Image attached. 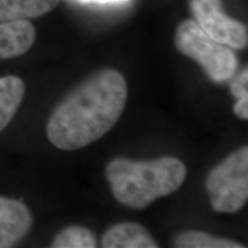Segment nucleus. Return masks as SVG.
<instances>
[{"label": "nucleus", "mask_w": 248, "mask_h": 248, "mask_svg": "<svg viewBox=\"0 0 248 248\" xmlns=\"http://www.w3.org/2000/svg\"><path fill=\"white\" fill-rule=\"evenodd\" d=\"M128 86L122 74L102 69L66 95L52 111L46 135L62 151L83 148L104 137L122 116Z\"/></svg>", "instance_id": "1"}, {"label": "nucleus", "mask_w": 248, "mask_h": 248, "mask_svg": "<svg viewBox=\"0 0 248 248\" xmlns=\"http://www.w3.org/2000/svg\"><path fill=\"white\" fill-rule=\"evenodd\" d=\"M105 175L117 202L131 209H145L159 198L177 191L187 169L175 156L148 161L117 157L107 164Z\"/></svg>", "instance_id": "2"}, {"label": "nucleus", "mask_w": 248, "mask_h": 248, "mask_svg": "<svg viewBox=\"0 0 248 248\" xmlns=\"http://www.w3.org/2000/svg\"><path fill=\"white\" fill-rule=\"evenodd\" d=\"M175 46L179 53L200 64L213 82L231 79L238 68V59L231 47L207 35L194 20H184L175 33Z\"/></svg>", "instance_id": "3"}, {"label": "nucleus", "mask_w": 248, "mask_h": 248, "mask_svg": "<svg viewBox=\"0 0 248 248\" xmlns=\"http://www.w3.org/2000/svg\"><path fill=\"white\" fill-rule=\"evenodd\" d=\"M206 191L213 209L234 214L248 200V147L234 151L217 164L206 178Z\"/></svg>", "instance_id": "4"}, {"label": "nucleus", "mask_w": 248, "mask_h": 248, "mask_svg": "<svg viewBox=\"0 0 248 248\" xmlns=\"http://www.w3.org/2000/svg\"><path fill=\"white\" fill-rule=\"evenodd\" d=\"M190 7L198 26L216 42L235 49L247 47V27L224 13L222 0H190Z\"/></svg>", "instance_id": "5"}, {"label": "nucleus", "mask_w": 248, "mask_h": 248, "mask_svg": "<svg viewBox=\"0 0 248 248\" xmlns=\"http://www.w3.org/2000/svg\"><path fill=\"white\" fill-rule=\"evenodd\" d=\"M32 214L21 201L0 195V248L14 247L32 228Z\"/></svg>", "instance_id": "6"}, {"label": "nucleus", "mask_w": 248, "mask_h": 248, "mask_svg": "<svg viewBox=\"0 0 248 248\" xmlns=\"http://www.w3.org/2000/svg\"><path fill=\"white\" fill-rule=\"evenodd\" d=\"M36 29L28 20L0 22V60L18 58L32 47Z\"/></svg>", "instance_id": "7"}, {"label": "nucleus", "mask_w": 248, "mask_h": 248, "mask_svg": "<svg viewBox=\"0 0 248 248\" xmlns=\"http://www.w3.org/2000/svg\"><path fill=\"white\" fill-rule=\"evenodd\" d=\"M101 246L104 248H157L159 244L145 226L138 223L124 222L111 225L105 231Z\"/></svg>", "instance_id": "8"}, {"label": "nucleus", "mask_w": 248, "mask_h": 248, "mask_svg": "<svg viewBox=\"0 0 248 248\" xmlns=\"http://www.w3.org/2000/svg\"><path fill=\"white\" fill-rule=\"evenodd\" d=\"M60 0H0V22L36 18L49 13Z\"/></svg>", "instance_id": "9"}, {"label": "nucleus", "mask_w": 248, "mask_h": 248, "mask_svg": "<svg viewBox=\"0 0 248 248\" xmlns=\"http://www.w3.org/2000/svg\"><path fill=\"white\" fill-rule=\"evenodd\" d=\"M26 85L18 76L0 77V132L14 119L22 104Z\"/></svg>", "instance_id": "10"}, {"label": "nucleus", "mask_w": 248, "mask_h": 248, "mask_svg": "<svg viewBox=\"0 0 248 248\" xmlns=\"http://www.w3.org/2000/svg\"><path fill=\"white\" fill-rule=\"evenodd\" d=\"M173 247L179 248H244L243 244L228 238L216 237L202 231L188 230L175 234Z\"/></svg>", "instance_id": "11"}, {"label": "nucleus", "mask_w": 248, "mask_h": 248, "mask_svg": "<svg viewBox=\"0 0 248 248\" xmlns=\"http://www.w3.org/2000/svg\"><path fill=\"white\" fill-rule=\"evenodd\" d=\"M53 248H94L97 247L95 235L88 228L78 225L67 226L52 240Z\"/></svg>", "instance_id": "12"}, {"label": "nucleus", "mask_w": 248, "mask_h": 248, "mask_svg": "<svg viewBox=\"0 0 248 248\" xmlns=\"http://www.w3.org/2000/svg\"><path fill=\"white\" fill-rule=\"evenodd\" d=\"M231 93L234 98L248 99V70L247 68L241 71L231 83Z\"/></svg>", "instance_id": "13"}, {"label": "nucleus", "mask_w": 248, "mask_h": 248, "mask_svg": "<svg viewBox=\"0 0 248 248\" xmlns=\"http://www.w3.org/2000/svg\"><path fill=\"white\" fill-rule=\"evenodd\" d=\"M233 113L241 120L248 119V99H238L233 106Z\"/></svg>", "instance_id": "14"}, {"label": "nucleus", "mask_w": 248, "mask_h": 248, "mask_svg": "<svg viewBox=\"0 0 248 248\" xmlns=\"http://www.w3.org/2000/svg\"><path fill=\"white\" fill-rule=\"evenodd\" d=\"M82 2H98V4H116V2H124L126 0H79Z\"/></svg>", "instance_id": "15"}]
</instances>
